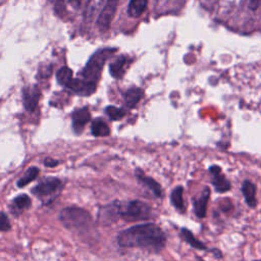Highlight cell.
Returning a JSON list of instances; mask_svg holds the SVG:
<instances>
[{"label": "cell", "mask_w": 261, "mask_h": 261, "mask_svg": "<svg viewBox=\"0 0 261 261\" xmlns=\"http://www.w3.org/2000/svg\"><path fill=\"white\" fill-rule=\"evenodd\" d=\"M166 242L165 233L155 223H143L124 230L117 236L120 247H141L153 251H160Z\"/></svg>", "instance_id": "cell-1"}, {"label": "cell", "mask_w": 261, "mask_h": 261, "mask_svg": "<svg viewBox=\"0 0 261 261\" xmlns=\"http://www.w3.org/2000/svg\"><path fill=\"white\" fill-rule=\"evenodd\" d=\"M114 51L115 49L105 48L94 53L82 71L83 80L90 84L97 85L101 77V72L105 61Z\"/></svg>", "instance_id": "cell-2"}, {"label": "cell", "mask_w": 261, "mask_h": 261, "mask_svg": "<svg viewBox=\"0 0 261 261\" xmlns=\"http://www.w3.org/2000/svg\"><path fill=\"white\" fill-rule=\"evenodd\" d=\"M59 219L66 228L71 230H85L92 221L88 211L77 207H67L61 210Z\"/></svg>", "instance_id": "cell-3"}, {"label": "cell", "mask_w": 261, "mask_h": 261, "mask_svg": "<svg viewBox=\"0 0 261 261\" xmlns=\"http://www.w3.org/2000/svg\"><path fill=\"white\" fill-rule=\"evenodd\" d=\"M117 213L127 221L149 219L152 215L151 207L139 200L130 201L125 206H117Z\"/></svg>", "instance_id": "cell-4"}, {"label": "cell", "mask_w": 261, "mask_h": 261, "mask_svg": "<svg viewBox=\"0 0 261 261\" xmlns=\"http://www.w3.org/2000/svg\"><path fill=\"white\" fill-rule=\"evenodd\" d=\"M62 187L60 179L56 177H49L45 180L39 182L32 189V193L40 198L43 202H50L53 197L58 195Z\"/></svg>", "instance_id": "cell-5"}, {"label": "cell", "mask_w": 261, "mask_h": 261, "mask_svg": "<svg viewBox=\"0 0 261 261\" xmlns=\"http://www.w3.org/2000/svg\"><path fill=\"white\" fill-rule=\"evenodd\" d=\"M120 1L121 0H107L106 1L104 7L100 11L98 19H97V27L101 32H105L109 29Z\"/></svg>", "instance_id": "cell-6"}, {"label": "cell", "mask_w": 261, "mask_h": 261, "mask_svg": "<svg viewBox=\"0 0 261 261\" xmlns=\"http://www.w3.org/2000/svg\"><path fill=\"white\" fill-rule=\"evenodd\" d=\"M210 173L212 174V186L214 187L215 191L218 193H225L230 190V182L229 180L222 174L221 168L217 165H212L209 168Z\"/></svg>", "instance_id": "cell-7"}, {"label": "cell", "mask_w": 261, "mask_h": 261, "mask_svg": "<svg viewBox=\"0 0 261 261\" xmlns=\"http://www.w3.org/2000/svg\"><path fill=\"white\" fill-rule=\"evenodd\" d=\"M41 91L38 86H28L23 89V105L27 110L34 111L38 105Z\"/></svg>", "instance_id": "cell-8"}, {"label": "cell", "mask_w": 261, "mask_h": 261, "mask_svg": "<svg viewBox=\"0 0 261 261\" xmlns=\"http://www.w3.org/2000/svg\"><path fill=\"white\" fill-rule=\"evenodd\" d=\"M66 88L69 90L73 91L74 93L79 95H84V96H89L96 90V85L90 84L83 79H71V81L67 84Z\"/></svg>", "instance_id": "cell-9"}, {"label": "cell", "mask_w": 261, "mask_h": 261, "mask_svg": "<svg viewBox=\"0 0 261 261\" xmlns=\"http://www.w3.org/2000/svg\"><path fill=\"white\" fill-rule=\"evenodd\" d=\"M209 198L210 189L208 187H205L201 196L194 201V212L198 218H204L206 216Z\"/></svg>", "instance_id": "cell-10"}, {"label": "cell", "mask_w": 261, "mask_h": 261, "mask_svg": "<svg viewBox=\"0 0 261 261\" xmlns=\"http://www.w3.org/2000/svg\"><path fill=\"white\" fill-rule=\"evenodd\" d=\"M91 118L90 111L88 108H81L76 109L72 113V126L76 133H80L83 130L84 126L89 122Z\"/></svg>", "instance_id": "cell-11"}, {"label": "cell", "mask_w": 261, "mask_h": 261, "mask_svg": "<svg viewBox=\"0 0 261 261\" xmlns=\"http://www.w3.org/2000/svg\"><path fill=\"white\" fill-rule=\"evenodd\" d=\"M242 193L244 196V199L249 207L255 208L257 206V199H256V185L252 181L246 179L242 184Z\"/></svg>", "instance_id": "cell-12"}, {"label": "cell", "mask_w": 261, "mask_h": 261, "mask_svg": "<svg viewBox=\"0 0 261 261\" xmlns=\"http://www.w3.org/2000/svg\"><path fill=\"white\" fill-rule=\"evenodd\" d=\"M136 175L139 179V181L145 186L146 188H148L156 197H162V188L161 186L152 177L145 175L141 170H137Z\"/></svg>", "instance_id": "cell-13"}, {"label": "cell", "mask_w": 261, "mask_h": 261, "mask_svg": "<svg viewBox=\"0 0 261 261\" xmlns=\"http://www.w3.org/2000/svg\"><path fill=\"white\" fill-rule=\"evenodd\" d=\"M170 201L174 208L179 212L184 213L186 211V204L184 201V188L181 186H177L173 189L170 194Z\"/></svg>", "instance_id": "cell-14"}, {"label": "cell", "mask_w": 261, "mask_h": 261, "mask_svg": "<svg viewBox=\"0 0 261 261\" xmlns=\"http://www.w3.org/2000/svg\"><path fill=\"white\" fill-rule=\"evenodd\" d=\"M126 62H127V58L125 56H119L118 58H116L109 65L110 74L115 79H120L124 73Z\"/></svg>", "instance_id": "cell-15"}, {"label": "cell", "mask_w": 261, "mask_h": 261, "mask_svg": "<svg viewBox=\"0 0 261 261\" xmlns=\"http://www.w3.org/2000/svg\"><path fill=\"white\" fill-rule=\"evenodd\" d=\"M143 95H144V93H143L142 89L137 88V87L129 88L124 94V102H125L126 106L129 108L135 107L138 104V102L142 99Z\"/></svg>", "instance_id": "cell-16"}, {"label": "cell", "mask_w": 261, "mask_h": 261, "mask_svg": "<svg viewBox=\"0 0 261 261\" xmlns=\"http://www.w3.org/2000/svg\"><path fill=\"white\" fill-rule=\"evenodd\" d=\"M148 0H129L127 13L132 17H139L146 10Z\"/></svg>", "instance_id": "cell-17"}, {"label": "cell", "mask_w": 261, "mask_h": 261, "mask_svg": "<svg viewBox=\"0 0 261 261\" xmlns=\"http://www.w3.org/2000/svg\"><path fill=\"white\" fill-rule=\"evenodd\" d=\"M180 234H181V238L190 245L192 246L193 248L197 249V250H206V246L203 242L199 241L198 239H196V237H194V234L192 233L191 230H189L188 228L186 227H182L180 229Z\"/></svg>", "instance_id": "cell-18"}, {"label": "cell", "mask_w": 261, "mask_h": 261, "mask_svg": "<svg viewBox=\"0 0 261 261\" xmlns=\"http://www.w3.org/2000/svg\"><path fill=\"white\" fill-rule=\"evenodd\" d=\"M91 133L95 137H106L110 134L108 125L101 118H97L92 122Z\"/></svg>", "instance_id": "cell-19"}, {"label": "cell", "mask_w": 261, "mask_h": 261, "mask_svg": "<svg viewBox=\"0 0 261 261\" xmlns=\"http://www.w3.org/2000/svg\"><path fill=\"white\" fill-rule=\"evenodd\" d=\"M103 0H89L85 10V17L88 21H92L96 13L101 9ZM102 10V9H101Z\"/></svg>", "instance_id": "cell-20"}, {"label": "cell", "mask_w": 261, "mask_h": 261, "mask_svg": "<svg viewBox=\"0 0 261 261\" xmlns=\"http://www.w3.org/2000/svg\"><path fill=\"white\" fill-rule=\"evenodd\" d=\"M38 174H39V168H37L35 166L30 167L29 169H27L24 174L17 180V187L23 188L28 184L32 182L38 176Z\"/></svg>", "instance_id": "cell-21"}, {"label": "cell", "mask_w": 261, "mask_h": 261, "mask_svg": "<svg viewBox=\"0 0 261 261\" xmlns=\"http://www.w3.org/2000/svg\"><path fill=\"white\" fill-rule=\"evenodd\" d=\"M56 79L60 85L66 87L67 84L72 79V70L67 66H63V67L59 68L58 71L56 72Z\"/></svg>", "instance_id": "cell-22"}, {"label": "cell", "mask_w": 261, "mask_h": 261, "mask_svg": "<svg viewBox=\"0 0 261 261\" xmlns=\"http://www.w3.org/2000/svg\"><path fill=\"white\" fill-rule=\"evenodd\" d=\"M106 113L109 116V118H111L112 120H118L124 116L125 111L122 108H117L115 106H108L106 108Z\"/></svg>", "instance_id": "cell-23"}, {"label": "cell", "mask_w": 261, "mask_h": 261, "mask_svg": "<svg viewBox=\"0 0 261 261\" xmlns=\"http://www.w3.org/2000/svg\"><path fill=\"white\" fill-rule=\"evenodd\" d=\"M13 203H14V205H15L18 209L22 210V209H27V208L30 207V205H31V199H30V197H29L28 195L21 194V195H18L17 197L14 198Z\"/></svg>", "instance_id": "cell-24"}, {"label": "cell", "mask_w": 261, "mask_h": 261, "mask_svg": "<svg viewBox=\"0 0 261 261\" xmlns=\"http://www.w3.org/2000/svg\"><path fill=\"white\" fill-rule=\"evenodd\" d=\"M11 227V224L8 220V217L5 213L0 212V231H6L9 230Z\"/></svg>", "instance_id": "cell-25"}, {"label": "cell", "mask_w": 261, "mask_h": 261, "mask_svg": "<svg viewBox=\"0 0 261 261\" xmlns=\"http://www.w3.org/2000/svg\"><path fill=\"white\" fill-rule=\"evenodd\" d=\"M44 164L48 167H54L58 164V161L55 159H52V158H46L44 161Z\"/></svg>", "instance_id": "cell-26"}, {"label": "cell", "mask_w": 261, "mask_h": 261, "mask_svg": "<svg viewBox=\"0 0 261 261\" xmlns=\"http://www.w3.org/2000/svg\"><path fill=\"white\" fill-rule=\"evenodd\" d=\"M260 2H261V0H249V7H250L251 9L255 10V9L258 8Z\"/></svg>", "instance_id": "cell-27"}, {"label": "cell", "mask_w": 261, "mask_h": 261, "mask_svg": "<svg viewBox=\"0 0 261 261\" xmlns=\"http://www.w3.org/2000/svg\"><path fill=\"white\" fill-rule=\"evenodd\" d=\"M73 5L75 6H80V3H81V0H69Z\"/></svg>", "instance_id": "cell-28"}, {"label": "cell", "mask_w": 261, "mask_h": 261, "mask_svg": "<svg viewBox=\"0 0 261 261\" xmlns=\"http://www.w3.org/2000/svg\"><path fill=\"white\" fill-rule=\"evenodd\" d=\"M254 261H261V260H254Z\"/></svg>", "instance_id": "cell-29"}]
</instances>
